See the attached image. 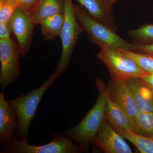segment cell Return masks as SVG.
<instances>
[{"mask_svg": "<svg viewBox=\"0 0 153 153\" xmlns=\"http://www.w3.org/2000/svg\"><path fill=\"white\" fill-rule=\"evenodd\" d=\"M96 84L100 94L95 104L81 121L74 127L65 130L62 134L70 138L82 152H88L106 119L105 96L100 85Z\"/></svg>", "mask_w": 153, "mask_h": 153, "instance_id": "obj_1", "label": "cell"}, {"mask_svg": "<svg viewBox=\"0 0 153 153\" xmlns=\"http://www.w3.org/2000/svg\"><path fill=\"white\" fill-rule=\"evenodd\" d=\"M58 78L53 72L41 86L16 98L8 100L18 119V134L20 139L28 141L30 124L38 105L47 89Z\"/></svg>", "mask_w": 153, "mask_h": 153, "instance_id": "obj_2", "label": "cell"}, {"mask_svg": "<svg viewBox=\"0 0 153 153\" xmlns=\"http://www.w3.org/2000/svg\"><path fill=\"white\" fill-rule=\"evenodd\" d=\"M75 15L83 31L88 35V39L95 45L137 52L135 45L129 43L116 33V31L91 16L82 6L74 5Z\"/></svg>", "mask_w": 153, "mask_h": 153, "instance_id": "obj_3", "label": "cell"}, {"mask_svg": "<svg viewBox=\"0 0 153 153\" xmlns=\"http://www.w3.org/2000/svg\"><path fill=\"white\" fill-rule=\"evenodd\" d=\"M64 2L65 20L59 36L62 43V52L57 68L53 71L58 77L66 71L70 65L76 41L80 33L83 32L76 19L72 0H64Z\"/></svg>", "mask_w": 153, "mask_h": 153, "instance_id": "obj_4", "label": "cell"}, {"mask_svg": "<svg viewBox=\"0 0 153 153\" xmlns=\"http://www.w3.org/2000/svg\"><path fill=\"white\" fill-rule=\"evenodd\" d=\"M97 55L100 60L106 66L111 79L127 80L142 78L146 72L143 70L134 60L126 56L118 49L101 46Z\"/></svg>", "mask_w": 153, "mask_h": 153, "instance_id": "obj_5", "label": "cell"}, {"mask_svg": "<svg viewBox=\"0 0 153 153\" xmlns=\"http://www.w3.org/2000/svg\"><path fill=\"white\" fill-rule=\"evenodd\" d=\"M50 143L41 146H32L28 141L17 136L5 146L1 153H78L82 151L70 138L62 134L55 135Z\"/></svg>", "mask_w": 153, "mask_h": 153, "instance_id": "obj_6", "label": "cell"}, {"mask_svg": "<svg viewBox=\"0 0 153 153\" xmlns=\"http://www.w3.org/2000/svg\"><path fill=\"white\" fill-rule=\"evenodd\" d=\"M21 54L12 39L0 40V84L3 87L15 83L21 72Z\"/></svg>", "mask_w": 153, "mask_h": 153, "instance_id": "obj_7", "label": "cell"}, {"mask_svg": "<svg viewBox=\"0 0 153 153\" xmlns=\"http://www.w3.org/2000/svg\"><path fill=\"white\" fill-rule=\"evenodd\" d=\"M31 17L22 9L18 8L7 23L10 32L16 38L19 52L23 57L27 55L33 41L35 26Z\"/></svg>", "mask_w": 153, "mask_h": 153, "instance_id": "obj_8", "label": "cell"}, {"mask_svg": "<svg viewBox=\"0 0 153 153\" xmlns=\"http://www.w3.org/2000/svg\"><path fill=\"white\" fill-rule=\"evenodd\" d=\"M105 153H132V151L123 137L105 119L93 144Z\"/></svg>", "mask_w": 153, "mask_h": 153, "instance_id": "obj_9", "label": "cell"}, {"mask_svg": "<svg viewBox=\"0 0 153 153\" xmlns=\"http://www.w3.org/2000/svg\"><path fill=\"white\" fill-rule=\"evenodd\" d=\"M106 90L112 101L134 122V118L139 109L134 100L126 80L111 79Z\"/></svg>", "mask_w": 153, "mask_h": 153, "instance_id": "obj_10", "label": "cell"}, {"mask_svg": "<svg viewBox=\"0 0 153 153\" xmlns=\"http://www.w3.org/2000/svg\"><path fill=\"white\" fill-rule=\"evenodd\" d=\"M4 87L0 93V143L2 146L18 136L16 115L4 94Z\"/></svg>", "mask_w": 153, "mask_h": 153, "instance_id": "obj_11", "label": "cell"}, {"mask_svg": "<svg viewBox=\"0 0 153 153\" xmlns=\"http://www.w3.org/2000/svg\"><path fill=\"white\" fill-rule=\"evenodd\" d=\"M80 5L87 11L94 19L101 22L108 27L116 31L118 27L115 24L110 0H76Z\"/></svg>", "mask_w": 153, "mask_h": 153, "instance_id": "obj_12", "label": "cell"}, {"mask_svg": "<svg viewBox=\"0 0 153 153\" xmlns=\"http://www.w3.org/2000/svg\"><path fill=\"white\" fill-rule=\"evenodd\" d=\"M96 82L100 85L105 96V115L106 120L114 128H120L134 131V124L119 107L112 101L104 87L102 80L97 78Z\"/></svg>", "mask_w": 153, "mask_h": 153, "instance_id": "obj_13", "label": "cell"}, {"mask_svg": "<svg viewBox=\"0 0 153 153\" xmlns=\"http://www.w3.org/2000/svg\"><path fill=\"white\" fill-rule=\"evenodd\" d=\"M126 80L139 111L153 113V88L140 77Z\"/></svg>", "mask_w": 153, "mask_h": 153, "instance_id": "obj_14", "label": "cell"}, {"mask_svg": "<svg viewBox=\"0 0 153 153\" xmlns=\"http://www.w3.org/2000/svg\"><path fill=\"white\" fill-rule=\"evenodd\" d=\"M65 4L64 0H42L31 16V20L34 26L40 24L47 17L58 14H64Z\"/></svg>", "mask_w": 153, "mask_h": 153, "instance_id": "obj_15", "label": "cell"}, {"mask_svg": "<svg viewBox=\"0 0 153 153\" xmlns=\"http://www.w3.org/2000/svg\"><path fill=\"white\" fill-rule=\"evenodd\" d=\"M64 20V14H58L47 17L41 22L42 34L45 41H52L60 36Z\"/></svg>", "mask_w": 153, "mask_h": 153, "instance_id": "obj_16", "label": "cell"}, {"mask_svg": "<svg viewBox=\"0 0 153 153\" xmlns=\"http://www.w3.org/2000/svg\"><path fill=\"white\" fill-rule=\"evenodd\" d=\"M124 138L135 146L140 152L153 153V137L143 136L129 130L114 128Z\"/></svg>", "mask_w": 153, "mask_h": 153, "instance_id": "obj_17", "label": "cell"}, {"mask_svg": "<svg viewBox=\"0 0 153 153\" xmlns=\"http://www.w3.org/2000/svg\"><path fill=\"white\" fill-rule=\"evenodd\" d=\"M134 132L148 137H153V113L139 111L134 118Z\"/></svg>", "mask_w": 153, "mask_h": 153, "instance_id": "obj_18", "label": "cell"}, {"mask_svg": "<svg viewBox=\"0 0 153 153\" xmlns=\"http://www.w3.org/2000/svg\"><path fill=\"white\" fill-rule=\"evenodd\" d=\"M126 32L133 44L146 45L153 43V24H145Z\"/></svg>", "mask_w": 153, "mask_h": 153, "instance_id": "obj_19", "label": "cell"}, {"mask_svg": "<svg viewBox=\"0 0 153 153\" xmlns=\"http://www.w3.org/2000/svg\"><path fill=\"white\" fill-rule=\"evenodd\" d=\"M134 61L140 68L149 74H153V55L141 52L118 49Z\"/></svg>", "mask_w": 153, "mask_h": 153, "instance_id": "obj_20", "label": "cell"}, {"mask_svg": "<svg viewBox=\"0 0 153 153\" xmlns=\"http://www.w3.org/2000/svg\"><path fill=\"white\" fill-rule=\"evenodd\" d=\"M18 8L17 0H0V23H7Z\"/></svg>", "mask_w": 153, "mask_h": 153, "instance_id": "obj_21", "label": "cell"}, {"mask_svg": "<svg viewBox=\"0 0 153 153\" xmlns=\"http://www.w3.org/2000/svg\"><path fill=\"white\" fill-rule=\"evenodd\" d=\"M19 8L32 16L38 8L42 0H17Z\"/></svg>", "mask_w": 153, "mask_h": 153, "instance_id": "obj_22", "label": "cell"}, {"mask_svg": "<svg viewBox=\"0 0 153 153\" xmlns=\"http://www.w3.org/2000/svg\"><path fill=\"white\" fill-rule=\"evenodd\" d=\"M11 33L8 27L7 23H0V40L11 39Z\"/></svg>", "mask_w": 153, "mask_h": 153, "instance_id": "obj_23", "label": "cell"}, {"mask_svg": "<svg viewBox=\"0 0 153 153\" xmlns=\"http://www.w3.org/2000/svg\"><path fill=\"white\" fill-rule=\"evenodd\" d=\"M137 52H141L153 55V44L146 45H136Z\"/></svg>", "mask_w": 153, "mask_h": 153, "instance_id": "obj_24", "label": "cell"}, {"mask_svg": "<svg viewBox=\"0 0 153 153\" xmlns=\"http://www.w3.org/2000/svg\"><path fill=\"white\" fill-rule=\"evenodd\" d=\"M142 78L149 86L153 89V74H146Z\"/></svg>", "mask_w": 153, "mask_h": 153, "instance_id": "obj_25", "label": "cell"}, {"mask_svg": "<svg viewBox=\"0 0 153 153\" xmlns=\"http://www.w3.org/2000/svg\"><path fill=\"white\" fill-rule=\"evenodd\" d=\"M117 0H110V5L111 7H112L113 5L117 1Z\"/></svg>", "mask_w": 153, "mask_h": 153, "instance_id": "obj_26", "label": "cell"}]
</instances>
